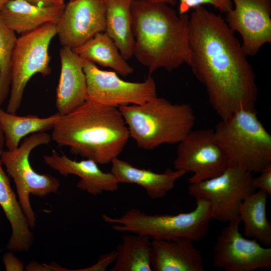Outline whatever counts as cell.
Segmentation results:
<instances>
[{
	"instance_id": "19",
	"label": "cell",
	"mask_w": 271,
	"mask_h": 271,
	"mask_svg": "<svg viewBox=\"0 0 271 271\" xmlns=\"http://www.w3.org/2000/svg\"><path fill=\"white\" fill-rule=\"evenodd\" d=\"M65 6H39L26 0H11L0 11V16L9 28L22 35L47 23L57 25Z\"/></svg>"
},
{
	"instance_id": "5",
	"label": "cell",
	"mask_w": 271,
	"mask_h": 271,
	"mask_svg": "<svg viewBox=\"0 0 271 271\" xmlns=\"http://www.w3.org/2000/svg\"><path fill=\"white\" fill-rule=\"evenodd\" d=\"M213 129L214 140L223 151L229 166L259 173L271 164V135L258 118L255 109H242Z\"/></svg>"
},
{
	"instance_id": "3",
	"label": "cell",
	"mask_w": 271,
	"mask_h": 271,
	"mask_svg": "<svg viewBox=\"0 0 271 271\" xmlns=\"http://www.w3.org/2000/svg\"><path fill=\"white\" fill-rule=\"evenodd\" d=\"M51 136L58 147L100 165L118 157L130 137L118 107L88 100L62 115Z\"/></svg>"
},
{
	"instance_id": "20",
	"label": "cell",
	"mask_w": 271,
	"mask_h": 271,
	"mask_svg": "<svg viewBox=\"0 0 271 271\" xmlns=\"http://www.w3.org/2000/svg\"><path fill=\"white\" fill-rule=\"evenodd\" d=\"M2 165L0 159V206L12 228L7 247L12 251H26L32 245L34 235Z\"/></svg>"
},
{
	"instance_id": "36",
	"label": "cell",
	"mask_w": 271,
	"mask_h": 271,
	"mask_svg": "<svg viewBox=\"0 0 271 271\" xmlns=\"http://www.w3.org/2000/svg\"><path fill=\"white\" fill-rule=\"evenodd\" d=\"M75 1V0H69V1Z\"/></svg>"
},
{
	"instance_id": "16",
	"label": "cell",
	"mask_w": 271,
	"mask_h": 271,
	"mask_svg": "<svg viewBox=\"0 0 271 271\" xmlns=\"http://www.w3.org/2000/svg\"><path fill=\"white\" fill-rule=\"evenodd\" d=\"M61 71L56 91L57 112L65 115L86 100L87 84L81 58L71 48L60 50Z\"/></svg>"
},
{
	"instance_id": "21",
	"label": "cell",
	"mask_w": 271,
	"mask_h": 271,
	"mask_svg": "<svg viewBox=\"0 0 271 271\" xmlns=\"http://www.w3.org/2000/svg\"><path fill=\"white\" fill-rule=\"evenodd\" d=\"M105 33L114 41L125 60L133 56L135 40L131 26V6L133 0H104Z\"/></svg>"
},
{
	"instance_id": "34",
	"label": "cell",
	"mask_w": 271,
	"mask_h": 271,
	"mask_svg": "<svg viewBox=\"0 0 271 271\" xmlns=\"http://www.w3.org/2000/svg\"><path fill=\"white\" fill-rule=\"evenodd\" d=\"M54 5L61 6L64 5V0H50Z\"/></svg>"
},
{
	"instance_id": "23",
	"label": "cell",
	"mask_w": 271,
	"mask_h": 271,
	"mask_svg": "<svg viewBox=\"0 0 271 271\" xmlns=\"http://www.w3.org/2000/svg\"><path fill=\"white\" fill-rule=\"evenodd\" d=\"M62 115L58 112L46 117L28 114L19 116L4 110L0 107V126L5 137L7 150L19 146L21 140L30 134L52 129Z\"/></svg>"
},
{
	"instance_id": "6",
	"label": "cell",
	"mask_w": 271,
	"mask_h": 271,
	"mask_svg": "<svg viewBox=\"0 0 271 271\" xmlns=\"http://www.w3.org/2000/svg\"><path fill=\"white\" fill-rule=\"evenodd\" d=\"M196 202L193 210L175 215L149 214L132 208L119 217L103 214L102 218L117 232L147 235L154 239L185 237L199 241L206 236L212 219L209 203L201 199Z\"/></svg>"
},
{
	"instance_id": "29",
	"label": "cell",
	"mask_w": 271,
	"mask_h": 271,
	"mask_svg": "<svg viewBox=\"0 0 271 271\" xmlns=\"http://www.w3.org/2000/svg\"><path fill=\"white\" fill-rule=\"evenodd\" d=\"M116 256L117 253L115 250L108 253L103 254L100 256L99 260L96 264L83 270H106L107 267L111 263L115 261Z\"/></svg>"
},
{
	"instance_id": "26",
	"label": "cell",
	"mask_w": 271,
	"mask_h": 271,
	"mask_svg": "<svg viewBox=\"0 0 271 271\" xmlns=\"http://www.w3.org/2000/svg\"><path fill=\"white\" fill-rule=\"evenodd\" d=\"M18 38L0 16V107L10 93L12 62Z\"/></svg>"
},
{
	"instance_id": "1",
	"label": "cell",
	"mask_w": 271,
	"mask_h": 271,
	"mask_svg": "<svg viewBox=\"0 0 271 271\" xmlns=\"http://www.w3.org/2000/svg\"><path fill=\"white\" fill-rule=\"evenodd\" d=\"M234 33L220 15L202 6L189 16V66L222 120L255 109L257 99L255 74Z\"/></svg>"
},
{
	"instance_id": "9",
	"label": "cell",
	"mask_w": 271,
	"mask_h": 271,
	"mask_svg": "<svg viewBox=\"0 0 271 271\" xmlns=\"http://www.w3.org/2000/svg\"><path fill=\"white\" fill-rule=\"evenodd\" d=\"M252 174L239 167L228 166L216 177L189 184L188 194L209 203L212 219L228 222L238 216L244 199L256 190L251 185Z\"/></svg>"
},
{
	"instance_id": "30",
	"label": "cell",
	"mask_w": 271,
	"mask_h": 271,
	"mask_svg": "<svg viewBox=\"0 0 271 271\" xmlns=\"http://www.w3.org/2000/svg\"><path fill=\"white\" fill-rule=\"evenodd\" d=\"M3 260L7 271H21L24 270V263L12 252L5 253L3 257Z\"/></svg>"
},
{
	"instance_id": "13",
	"label": "cell",
	"mask_w": 271,
	"mask_h": 271,
	"mask_svg": "<svg viewBox=\"0 0 271 271\" xmlns=\"http://www.w3.org/2000/svg\"><path fill=\"white\" fill-rule=\"evenodd\" d=\"M234 7L226 13L225 22L242 38L246 56H254L271 42V0H231Z\"/></svg>"
},
{
	"instance_id": "32",
	"label": "cell",
	"mask_w": 271,
	"mask_h": 271,
	"mask_svg": "<svg viewBox=\"0 0 271 271\" xmlns=\"http://www.w3.org/2000/svg\"><path fill=\"white\" fill-rule=\"evenodd\" d=\"M154 3H163L170 5H175L176 3V0H146Z\"/></svg>"
},
{
	"instance_id": "35",
	"label": "cell",
	"mask_w": 271,
	"mask_h": 271,
	"mask_svg": "<svg viewBox=\"0 0 271 271\" xmlns=\"http://www.w3.org/2000/svg\"><path fill=\"white\" fill-rule=\"evenodd\" d=\"M11 0H0V11L4 6V5Z\"/></svg>"
},
{
	"instance_id": "22",
	"label": "cell",
	"mask_w": 271,
	"mask_h": 271,
	"mask_svg": "<svg viewBox=\"0 0 271 271\" xmlns=\"http://www.w3.org/2000/svg\"><path fill=\"white\" fill-rule=\"evenodd\" d=\"M268 196L263 190H255L244 199L238 210L244 236L254 239L265 247L271 245V223L266 215Z\"/></svg>"
},
{
	"instance_id": "10",
	"label": "cell",
	"mask_w": 271,
	"mask_h": 271,
	"mask_svg": "<svg viewBox=\"0 0 271 271\" xmlns=\"http://www.w3.org/2000/svg\"><path fill=\"white\" fill-rule=\"evenodd\" d=\"M81 59L86 79V100L118 107L142 104L157 96L156 83L150 74L143 82L126 81L114 71L101 70L95 63Z\"/></svg>"
},
{
	"instance_id": "27",
	"label": "cell",
	"mask_w": 271,
	"mask_h": 271,
	"mask_svg": "<svg viewBox=\"0 0 271 271\" xmlns=\"http://www.w3.org/2000/svg\"><path fill=\"white\" fill-rule=\"evenodd\" d=\"M204 4H210L224 13H227L233 8L231 0H180L179 14H186L190 9Z\"/></svg>"
},
{
	"instance_id": "24",
	"label": "cell",
	"mask_w": 271,
	"mask_h": 271,
	"mask_svg": "<svg viewBox=\"0 0 271 271\" xmlns=\"http://www.w3.org/2000/svg\"><path fill=\"white\" fill-rule=\"evenodd\" d=\"M73 50L81 58L110 68L122 76L126 77L134 71L114 41L105 32L96 34Z\"/></svg>"
},
{
	"instance_id": "8",
	"label": "cell",
	"mask_w": 271,
	"mask_h": 271,
	"mask_svg": "<svg viewBox=\"0 0 271 271\" xmlns=\"http://www.w3.org/2000/svg\"><path fill=\"white\" fill-rule=\"evenodd\" d=\"M56 35V24L50 23L18 38L12 58L7 112L16 113L19 110L25 88L33 76L51 73L49 47Z\"/></svg>"
},
{
	"instance_id": "15",
	"label": "cell",
	"mask_w": 271,
	"mask_h": 271,
	"mask_svg": "<svg viewBox=\"0 0 271 271\" xmlns=\"http://www.w3.org/2000/svg\"><path fill=\"white\" fill-rule=\"evenodd\" d=\"M43 159L47 165L61 175H75L80 177L77 188L93 195L103 192H113L118 188L119 183L114 176L110 172L102 171L93 160L77 161L55 150L50 155H44Z\"/></svg>"
},
{
	"instance_id": "7",
	"label": "cell",
	"mask_w": 271,
	"mask_h": 271,
	"mask_svg": "<svg viewBox=\"0 0 271 271\" xmlns=\"http://www.w3.org/2000/svg\"><path fill=\"white\" fill-rule=\"evenodd\" d=\"M51 141V136L45 131L35 133L25 137L16 149L4 150L0 154L2 164L15 183L19 201L31 228L35 227L36 219L30 203V194L44 197L57 193L60 186L56 178L35 171L29 161L30 155L34 149L47 145Z\"/></svg>"
},
{
	"instance_id": "28",
	"label": "cell",
	"mask_w": 271,
	"mask_h": 271,
	"mask_svg": "<svg viewBox=\"0 0 271 271\" xmlns=\"http://www.w3.org/2000/svg\"><path fill=\"white\" fill-rule=\"evenodd\" d=\"M260 175L255 178L252 177L251 185L253 188L260 189L271 196V164L267 166L260 173Z\"/></svg>"
},
{
	"instance_id": "14",
	"label": "cell",
	"mask_w": 271,
	"mask_h": 271,
	"mask_svg": "<svg viewBox=\"0 0 271 271\" xmlns=\"http://www.w3.org/2000/svg\"><path fill=\"white\" fill-rule=\"evenodd\" d=\"M104 0H75L65 6L57 26L62 47L72 49L105 30Z\"/></svg>"
},
{
	"instance_id": "2",
	"label": "cell",
	"mask_w": 271,
	"mask_h": 271,
	"mask_svg": "<svg viewBox=\"0 0 271 271\" xmlns=\"http://www.w3.org/2000/svg\"><path fill=\"white\" fill-rule=\"evenodd\" d=\"M131 26L138 61L149 74L160 68L168 72L190 63L189 16L177 14L169 5L133 0Z\"/></svg>"
},
{
	"instance_id": "4",
	"label": "cell",
	"mask_w": 271,
	"mask_h": 271,
	"mask_svg": "<svg viewBox=\"0 0 271 271\" xmlns=\"http://www.w3.org/2000/svg\"><path fill=\"white\" fill-rule=\"evenodd\" d=\"M118 108L129 137L139 148L146 150L163 144H178L193 129L196 120L189 104H174L158 96L142 104Z\"/></svg>"
},
{
	"instance_id": "25",
	"label": "cell",
	"mask_w": 271,
	"mask_h": 271,
	"mask_svg": "<svg viewBox=\"0 0 271 271\" xmlns=\"http://www.w3.org/2000/svg\"><path fill=\"white\" fill-rule=\"evenodd\" d=\"M151 237L128 234L121 236L116 246L117 256L111 271H152Z\"/></svg>"
},
{
	"instance_id": "12",
	"label": "cell",
	"mask_w": 271,
	"mask_h": 271,
	"mask_svg": "<svg viewBox=\"0 0 271 271\" xmlns=\"http://www.w3.org/2000/svg\"><path fill=\"white\" fill-rule=\"evenodd\" d=\"M173 165L175 170L193 174L189 184L216 177L229 166L212 129L192 130L177 144Z\"/></svg>"
},
{
	"instance_id": "18",
	"label": "cell",
	"mask_w": 271,
	"mask_h": 271,
	"mask_svg": "<svg viewBox=\"0 0 271 271\" xmlns=\"http://www.w3.org/2000/svg\"><path fill=\"white\" fill-rule=\"evenodd\" d=\"M110 163V172L119 184H134L140 186L153 199L165 197L173 189L176 181L187 173L182 170L173 171L169 168L163 173H158L151 170L134 167L118 157L113 159Z\"/></svg>"
},
{
	"instance_id": "33",
	"label": "cell",
	"mask_w": 271,
	"mask_h": 271,
	"mask_svg": "<svg viewBox=\"0 0 271 271\" xmlns=\"http://www.w3.org/2000/svg\"><path fill=\"white\" fill-rule=\"evenodd\" d=\"M5 145V137L4 133L0 126V154L4 151Z\"/></svg>"
},
{
	"instance_id": "17",
	"label": "cell",
	"mask_w": 271,
	"mask_h": 271,
	"mask_svg": "<svg viewBox=\"0 0 271 271\" xmlns=\"http://www.w3.org/2000/svg\"><path fill=\"white\" fill-rule=\"evenodd\" d=\"M151 264L154 271H204L202 254L190 239H153Z\"/></svg>"
},
{
	"instance_id": "31",
	"label": "cell",
	"mask_w": 271,
	"mask_h": 271,
	"mask_svg": "<svg viewBox=\"0 0 271 271\" xmlns=\"http://www.w3.org/2000/svg\"><path fill=\"white\" fill-rule=\"evenodd\" d=\"M27 1L39 6H49L54 5L50 0H26Z\"/></svg>"
},
{
	"instance_id": "11",
	"label": "cell",
	"mask_w": 271,
	"mask_h": 271,
	"mask_svg": "<svg viewBox=\"0 0 271 271\" xmlns=\"http://www.w3.org/2000/svg\"><path fill=\"white\" fill-rule=\"evenodd\" d=\"M238 216L229 221L216 238L213 265L225 271H254L271 269V248L254 239L243 236Z\"/></svg>"
}]
</instances>
